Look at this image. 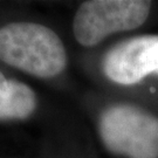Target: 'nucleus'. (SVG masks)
Instances as JSON below:
<instances>
[{
  "label": "nucleus",
  "mask_w": 158,
  "mask_h": 158,
  "mask_svg": "<svg viewBox=\"0 0 158 158\" xmlns=\"http://www.w3.org/2000/svg\"><path fill=\"white\" fill-rule=\"evenodd\" d=\"M97 90L158 113V33L116 40L83 59Z\"/></svg>",
  "instance_id": "f257e3e1"
},
{
  "label": "nucleus",
  "mask_w": 158,
  "mask_h": 158,
  "mask_svg": "<svg viewBox=\"0 0 158 158\" xmlns=\"http://www.w3.org/2000/svg\"><path fill=\"white\" fill-rule=\"evenodd\" d=\"M96 141L108 158H158V113L98 90L85 97Z\"/></svg>",
  "instance_id": "f03ea898"
},
{
  "label": "nucleus",
  "mask_w": 158,
  "mask_h": 158,
  "mask_svg": "<svg viewBox=\"0 0 158 158\" xmlns=\"http://www.w3.org/2000/svg\"><path fill=\"white\" fill-rule=\"evenodd\" d=\"M69 53L51 25L33 19L0 23V64L41 81H59L69 68Z\"/></svg>",
  "instance_id": "7ed1b4c3"
},
{
  "label": "nucleus",
  "mask_w": 158,
  "mask_h": 158,
  "mask_svg": "<svg viewBox=\"0 0 158 158\" xmlns=\"http://www.w3.org/2000/svg\"><path fill=\"white\" fill-rule=\"evenodd\" d=\"M157 2L150 0H87L74 12L72 35L88 52L102 48L109 39L137 32L151 21Z\"/></svg>",
  "instance_id": "20e7f679"
},
{
  "label": "nucleus",
  "mask_w": 158,
  "mask_h": 158,
  "mask_svg": "<svg viewBox=\"0 0 158 158\" xmlns=\"http://www.w3.org/2000/svg\"><path fill=\"white\" fill-rule=\"evenodd\" d=\"M39 93L0 64V123H23L41 113Z\"/></svg>",
  "instance_id": "39448f33"
},
{
  "label": "nucleus",
  "mask_w": 158,
  "mask_h": 158,
  "mask_svg": "<svg viewBox=\"0 0 158 158\" xmlns=\"http://www.w3.org/2000/svg\"><path fill=\"white\" fill-rule=\"evenodd\" d=\"M51 158H91L87 155H82V153H74V152H67V155H61V156H56V157Z\"/></svg>",
  "instance_id": "423d86ee"
}]
</instances>
